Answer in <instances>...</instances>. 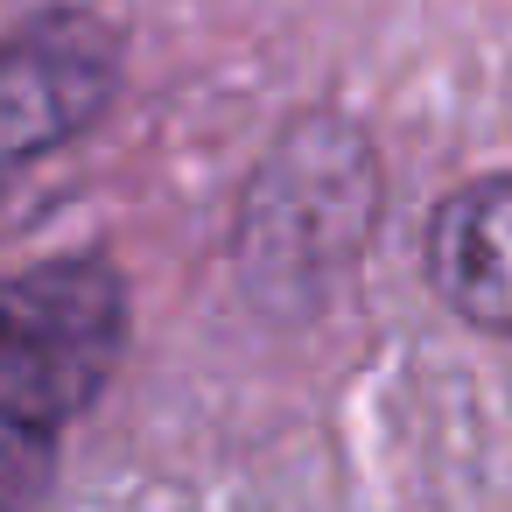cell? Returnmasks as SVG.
I'll list each match as a JSON object with an SVG mask.
<instances>
[{
    "instance_id": "cell-1",
    "label": "cell",
    "mask_w": 512,
    "mask_h": 512,
    "mask_svg": "<svg viewBox=\"0 0 512 512\" xmlns=\"http://www.w3.org/2000/svg\"><path fill=\"white\" fill-rule=\"evenodd\" d=\"M127 351V281L113 260H36L0 274V512H36L64 435Z\"/></svg>"
},
{
    "instance_id": "cell-2",
    "label": "cell",
    "mask_w": 512,
    "mask_h": 512,
    "mask_svg": "<svg viewBox=\"0 0 512 512\" xmlns=\"http://www.w3.org/2000/svg\"><path fill=\"white\" fill-rule=\"evenodd\" d=\"M372 218H379L372 141L344 120H302L246 197L239 260L253 274H288V281L337 274L358 260Z\"/></svg>"
},
{
    "instance_id": "cell-3",
    "label": "cell",
    "mask_w": 512,
    "mask_h": 512,
    "mask_svg": "<svg viewBox=\"0 0 512 512\" xmlns=\"http://www.w3.org/2000/svg\"><path fill=\"white\" fill-rule=\"evenodd\" d=\"M120 92V29L85 8H50L0 36V183L71 148Z\"/></svg>"
},
{
    "instance_id": "cell-4",
    "label": "cell",
    "mask_w": 512,
    "mask_h": 512,
    "mask_svg": "<svg viewBox=\"0 0 512 512\" xmlns=\"http://www.w3.org/2000/svg\"><path fill=\"white\" fill-rule=\"evenodd\" d=\"M505 176H477L456 197L435 204L428 218V281L435 295L477 323V330H505L512 295H505Z\"/></svg>"
}]
</instances>
